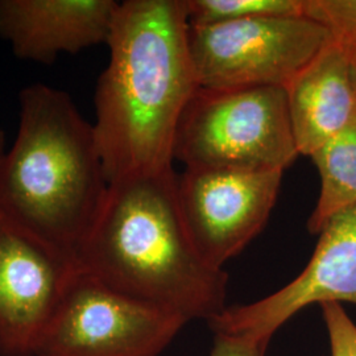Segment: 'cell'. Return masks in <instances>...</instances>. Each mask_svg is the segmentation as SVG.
Instances as JSON below:
<instances>
[{"instance_id":"cell-1","label":"cell","mask_w":356,"mask_h":356,"mask_svg":"<svg viewBox=\"0 0 356 356\" xmlns=\"http://www.w3.org/2000/svg\"><path fill=\"white\" fill-rule=\"evenodd\" d=\"M92 123L108 185L173 169L179 119L200 88L185 0L119 3Z\"/></svg>"},{"instance_id":"cell-2","label":"cell","mask_w":356,"mask_h":356,"mask_svg":"<svg viewBox=\"0 0 356 356\" xmlns=\"http://www.w3.org/2000/svg\"><path fill=\"white\" fill-rule=\"evenodd\" d=\"M175 169L108 185L76 267L118 292L191 322L227 306L229 276L197 251L178 207Z\"/></svg>"},{"instance_id":"cell-3","label":"cell","mask_w":356,"mask_h":356,"mask_svg":"<svg viewBox=\"0 0 356 356\" xmlns=\"http://www.w3.org/2000/svg\"><path fill=\"white\" fill-rule=\"evenodd\" d=\"M108 191L89 123L64 90L19 95V128L0 163V216L76 266Z\"/></svg>"},{"instance_id":"cell-4","label":"cell","mask_w":356,"mask_h":356,"mask_svg":"<svg viewBox=\"0 0 356 356\" xmlns=\"http://www.w3.org/2000/svg\"><path fill=\"white\" fill-rule=\"evenodd\" d=\"M300 156L284 88H198L179 119L175 160L185 168L280 169Z\"/></svg>"},{"instance_id":"cell-5","label":"cell","mask_w":356,"mask_h":356,"mask_svg":"<svg viewBox=\"0 0 356 356\" xmlns=\"http://www.w3.org/2000/svg\"><path fill=\"white\" fill-rule=\"evenodd\" d=\"M331 40L307 15L189 26V51L201 88H285Z\"/></svg>"},{"instance_id":"cell-6","label":"cell","mask_w":356,"mask_h":356,"mask_svg":"<svg viewBox=\"0 0 356 356\" xmlns=\"http://www.w3.org/2000/svg\"><path fill=\"white\" fill-rule=\"evenodd\" d=\"M186 323L78 269L36 356H160Z\"/></svg>"},{"instance_id":"cell-7","label":"cell","mask_w":356,"mask_h":356,"mask_svg":"<svg viewBox=\"0 0 356 356\" xmlns=\"http://www.w3.org/2000/svg\"><path fill=\"white\" fill-rule=\"evenodd\" d=\"M284 170L185 168L177 175L178 207L191 242L222 268L254 241L277 201Z\"/></svg>"},{"instance_id":"cell-8","label":"cell","mask_w":356,"mask_h":356,"mask_svg":"<svg viewBox=\"0 0 356 356\" xmlns=\"http://www.w3.org/2000/svg\"><path fill=\"white\" fill-rule=\"evenodd\" d=\"M317 235L314 254L294 280L259 301L226 307L209 321L214 334L269 342L306 306L356 305V206L332 216Z\"/></svg>"},{"instance_id":"cell-9","label":"cell","mask_w":356,"mask_h":356,"mask_svg":"<svg viewBox=\"0 0 356 356\" xmlns=\"http://www.w3.org/2000/svg\"><path fill=\"white\" fill-rule=\"evenodd\" d=\"M76 264L0 216V356H36Z\"/></svg>"},{"instance_id":"cell-10","label":"cell","mask_w":356,"mask_h":356,"mask_svg":"<svg viewBox=\"0 0 356 356\" xmlns=\"http://www.w3.org/2000/svg\"><path fill=\"white\" fill-rule=\"evenodd\" d=\"M119 3L114 0H0V38L26 61L51 64L107 44Z\"/></svg>"},{"instance_id":"cell-11","label":"cell","mask_w":356,"mask_h":356,"mask_svg":"<svg viewBox=\"0 0 356 356\" xmlns=\"http://www.w3.org/2000/svg\"><path fill=\"white\" fill-rule=\"evenodd\" d=\"M284 89L302 156L310 157L356 123V61L332 38Z\"/></svg>"},{"instance_id":"cell-12","label":"cell","mask_w":356,"mask_h":356,"mask_svg":"<svg viewBox=\"0 0 356 356\" xmlns=\"http://www.w3.org/2000/svg\"><path fill=\"white\" fill-rule=\"evenodd\" d=\"M321 189L307 229L318 234L331 218L356 206V123L310 156Z\"/></svg>"},{"instance_id":"cell-13","label":"cell","mask_w":356,"mask_h":356,"mask_svg":"<svg viewBox=\"0 0 356 356\" xmlns=\"http://www.w3.org/2000/svg\"><path fill=\"white\" fill-rule=\"evenodd\" d=\"M191 26L305 15L306 0H185Z\"/></svg>"},{"instance_id":"cell-14","label":"cell","mask_w":356,"mask_h":356,"mask_svg":"<svg viewBox=\"0 0 356 356\" xmlns=\"http://www.w3.org/2000/svg\"><path fill=\"white\" fill-rule=\"evenodd\" d=\"M306 15L326 26L332 41L356 61V0H306Z\"/></svg>"},{"instance_id":"cell-15","label":"cell","mask_w":356,"mask_h":356,"mask_svg":"<svg viewBox=\"0 0 356 356\" xmlns=\"http://www.w3.org/2000/svg\"><path fill=\"white\" fill-rule=\"evenodd\" d=\"M330 342L331 356H356V325L342 304L321 305Z\"/></svg>"},{"instance_id":"cell-16","label":"cell","mask_w":356,"mask_h":356,"mask_svg":"<svg viewBox=\"0 0 356 356\" xmlns=\"http://www.w3.org/2000/svg\"><path fill=\"white\" fill-rule=\"evenodd\" d=\"M268 341L216 335L210 356H266Z\"/></svg>"},{"instance_id":"cell-17","label":"cell","mask_w":356,"mask_h":356,"mask_svg":"<svg viewBox=\"0 0 356 356\" xmlns=\"http://www.w3.org/2000/svg\"><path fill=\"white\" fill-rule=\"evenodd\" d=\"M6 153V138H4V132L3 129L0 128V163H1V159Z\"/></svg>"}]
</instances>
